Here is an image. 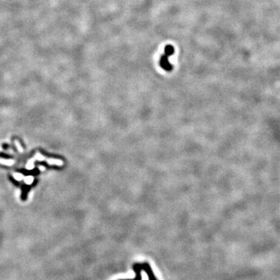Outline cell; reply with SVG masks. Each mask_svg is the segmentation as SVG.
Returning <instances> with one entry per match:
<instances>
[{
    "label": "cell",
    "mask_w": 280,
    "mask_h": 280,
    "mask_svg": "<svg viewBox=\"0 0 280 280\" xmlns=\"http://www.w3.org/2000/svg\"><path fill=\"white\" fill-rule=\"evenodd\" d=\"M165 52V55H163V57H162L161 60H160V65H161V67H163L165 70L170 71L172 69V66L169 63L168 60H167V58H168L169 55H172V54L174 53V48H172L171 46H167L166 47Z\"/></svg>",
    "instance_id": "obj_1"
},
{
    "label": "cell",
    "mask_w": 280,
    "mask_h": 280,
    "mask_svg": "<svg viewBox=\"0 0 280 280\" xmlns=\"http://www.w3.org/2000/svg\"><path fill=\"white\" fill-rule=\"evenodd\" d=\"M142 265H143V270H144V271H146V273L147 274L149 280H157V278L155 276L153 270H152L151 268V266H150V265L149 263H142Z\"/></svg>",
    "instance_id": "obj_2"
},
{
    "label": "cell",
    "mask_w": 280,
    "mask_h": 280,
    "mask_svg": "<svg viewBox=\"0 0 280 280\" xmlns=\"http://www.w3.org/2000/svg\"><path fill=\"white\" fill-rule=\"evenodd\" d=\"M133 270L136 272V277L133 279H122V280H142L141 271L143 270V265L140 263H136L133 265Z\"/></svg>",
    "instance_id": "obj_3"
}]
</instances>
